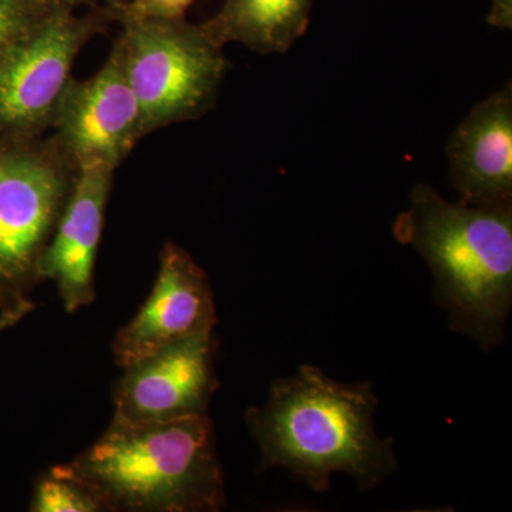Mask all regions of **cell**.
Returning a JSON list of instances; mask_svg holds the SVG:
<instances>
[{"label": "cell", "instance_id": "17", "mask_svg": "<svg viewBox=\"0 0 512 512\" xmlns=\"http://www.w3.org/2000/svg\"><path fill=\"white\" fill-rule=\"evenodd\" d=\"M488 23L495 28L511 29L512 0H493Z\"/></svg>", "mask_w": 512, "mask_h": 512}, {"label": "cell", "instance_id": "5", "mask_svg": "<svg viewBox=\"0 0 512 512\" xmlns=\"http://www.w3.org/2000/svg\"><path fill=\"white\" fill-rule=\"evenodd\" d=\"M77 170L52 136L0 138V309L28 299Z\"/></svg>", "mask_w": 512, "mask_h": 512}, {"label": "cell", "instance_id": "1", "mask_svg": "<svg viewBox=\"0 0 512 512\" xmlns=\"http://www.w3.org/2000/svg\"><path fill=\"white\" fill-rule=\"evenodd\" d=\"M377 406L372 383L335 382L315 366L275 380L264 407L247 412L259 470L286 468L316 493L328 491L335 473L373 490L397 467L394 440L375 430Z\"/></svg>", "mask_w": 512, "mask_h": 512}, {"label": "cell", "instance_id": "11", "mask_svg": "<svg viewBox=\"0 0 512 512\" xmlns=\"http://www.w3.org/2000/svg\"><path fill=\"white\" fill-rule=\"evenodd\" d=\"M458 202L512 208V86L485 97L448 138Z\"/></svg>", "mask_w": 512, "mask_h": 512}, {"label": "cell", "instance_id": "14", "mask_svg": "<svg viewBox=\"0 0 512 512\" xmlns=\"http://www.w3.org/2000/svg\"><path fill=\"white\" fill-rule=\"evenodd\" d=\"M49 13L40 0H0V57Z\"/></svg>", "mask_w": 512, "mask_h": 512}, {"label": "cell", "instance_id": "15", "mask_svg": "<svg viewBox=\"0 0 512 512\" xmlns=\"http://www.w3.org/2000/svg\"><path fill=\"white\" fill-rule=\"evenodd\" d=\"M195 0H126L127 8L151 18H185Z\"/></svg>", "mask_w": 512, "mask_h": 512}, {"label": "cell", "instance_id": "12", "mask_svg": "<svg viewBox=\"0 0 512 512\" xmlns=\"http://www.w3.org/2000/svg\"><path fill=\"white\" fill-rule=\"evenodd\" d=\"M313 0H224L202 23L218 45L241 43L261 55L285 53L305 35Z\"/></svg>", "mask_w": 512, "mask_h": 512}, {"label": "cell", "instance_id": "4", "mask_svg": "<svg viewBox=\"0 0 512 512\" xmlns=\"http://www.w3.org/2000/svg\"><path fill=\"white\" fill-rule=\"evenodd\" d=\"M104 5L121 28L114 45L140 104L144 136L200 119L215 106L229 63L202 23L138 15L126 0Z\"/></svg>", "mask_w": 512, "mask_h": 512}, {"label": "cell", "instance_id": "7", "mask_svg": "<svg viewBox=\"0 0 512 512\" xmlns=\"http://www.w3.org/2000/svg\"><path fill=\"white\" fill-rule=\"evenodd\" d=\"M50 131L77 170L94 164L117 170L146 137L116 45L99 72L86 80L73 77Z\"/></svg>", "mask_w": 512, "mask_h": 512}, {"label": "cell", "instance_id": "9", "mask_svg": "<svg viewBox=\"0 0 512 512\" xmlns=\"http://www.w3.org/2000/svg\"><path fill=\"white\" fill-rule=\"evenodd\" d=\"M214 330L174 343L128 367L114 390V417L174 420L207 414L220 383Z\"/></svg>", "mask_w": 512, "mask_h": 512}, {"label": "cell", "instance_id": "13", "mask_svg": "<svg viewBox=\"0 0 512 512\" xmlns=\"http://www.w3.org/2000/svg\"><path fill=\"white\" fill-rule=\"evenodd\" d=\"M30 511L35 512H99V501L82 484L63 476L55 468L40 478L33 493Z\"/></svg>", "mask_w": 512, "mask_h": 512}, {"label": "cell", "instance_id": "6", "mask_svg": "<svg viewBox=\"0 0 512 512\" xmlns=\"http://www.w3.org/2000/svg\"><path fill=\"white\" fill-rule=\"evenodd\" d=\"M113 19L106 5L86 13L56 10L0 57V138L45 136L52 130L73 66Z\"/></svg>", "mask_w": 512, "mask_h": 512}, {"label": "cell", "instance_id": "16", "mask_svg": "<svg viewBox=\"0 0 512 512\" xmlns=\"http://www.w3.org/2000/svg\"><path fill=\"white\" fill-rule=\"evenodd\" d=\"M33 311L32 302L29 299L18 303V305L10 306V308L0 309V335L6 330L18 325L20 320L25 318L29 312Z\"/></svg>", "mask_w": 512, "mask_h": 512}, {"label": "cell", "instance_id": "3", "mask_svg": "<svg viewBox=\"0 0 512 512\" xmlns=\"http://www.w3.org/2000/svg\"><path fill=\"white\" fill-rule=\"evenodd\" d=\"M393 234L426 259L450 328L485 350L497 348L512 305V208L450 202L419 184Z\"/></svg>", "mask_w": 512, "mask_h": 512}, {"label": "cell", "instance_id": "8", "mask_svg": "<svg viewBox=\"0 0 512 512\" xmlns=\"http://www.w3.org/2000/svg\"><path fill=\"white\" fill-rule=\"evenodd\" d=\"M210 279L175 242H165L153 291L140 311L119 330L114 359L124 369L174 343L217 325Z\"/></svg>", "mask_w": 512, "mask_h": 512}, {"label": "cell", "instance_id": "18", "mask_svg": "<svg viewBox=\"0 0 512 512\" xmlns=\"http://www.w3.org/2000/svg\"><path fill=\"white\" fill-rule=\"evenodd\" d=\"M47 9L56 12V10H79L82 8H92L97 5V0H40Z\"/></svg>", "mask_w": 512, "mask_h": 512}, {"label": "cell", "instance_id": "2", "mask_svg": "<svg viewBox=\"0 0 512 512\" xmlns=\"http://www.w3.org/2000/svg\"><path fill=\"white\" fill-rule=\"evenodd\" d=\"M55 470L87 488L103 511L211 512L225 505L208 413L174 420L113 417L89 450Z\"/></svg>", "mask_w": 512, "mask_h": 512}, {"label": "cell", "instance_id": "10", "mask_svg": "<svg viewBox=\"0 0 512 512\" xmlns=\"http://www.w3.org/2000/svg\"><path fill=\"white\" fill-rule=\"evenodd\" d=\"M116 168L94 164L80 168L55 234L39 262L40 282H55L66 312L96 299L94 269Z\"/></svg>", "mask_w": 512, "mask_h": 512}]
</instances>
